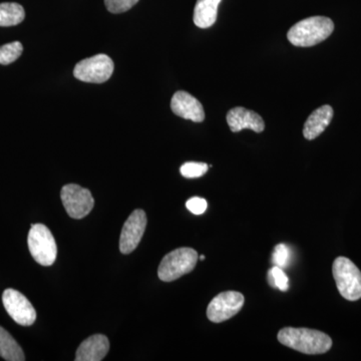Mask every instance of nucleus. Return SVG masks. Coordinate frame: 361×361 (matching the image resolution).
I'll return each instance as SVG.
<instances>
[{
	"instance_id": "nucleus-14",
	"label": "nucleus",
	"mask_w": 361,
	"mask_h": 361,
	"mask_svg": "<svg viewBox=\"0 0 361 361\" xmlns=\"http://www.w3.org/2000/svg\"><path fill=\"white\" fill-rule=\"evenodd\" d=\"M332 118H334V109L329 104L318 108L311 114L310 118L304 123V137L310 141L316 139L329 127Z\"/></svg>"
},
{
	"instance_id": "nucleus-5",
	"label": "nucleus",
	"mask_w": 361,
	"mask_h": 361,
	"mask_svg": "<svg viewBox=\"0 0 361 361\" xmlns=\"http://www.w3.org/2000/svg\"><path fill=\"white\" fill-rule=\"evenodd\" d=\"M28 249L42 266H51L58 256V247L51 230L44 224H32L28 233Z\"/></svg>"
},
{
	"instance_id": "nucleus-21",
	"label": "nucleus",
	"mask_w": 361,
	"mask_h": 361,
	"mask_svg": "<svg viewBox=\"0 0 361 361\" xmlns=\"http://www.w3.org/2000/svg\"><path fill=\"white\" fill-rule=\"evenodd\" d=\"M290 249L285 244H278L273 252L272 260L275 266L278 267L286 268L290 261Z\"/></svg>"
},
{
	"instance_id": "nucleus-20",
	"label": "nucleus",
	"mask_w": 361,
	"mask_h": 361,
	"mask_svg": "<svg viewBox=\"0 0 361 361\" xmlns=\"http://www.w3.org/2000/svg\"><path fill=\"white\" fill-rule=\"evenodd\" d=\"M209 166L205 163H197V161H188L180 169V175L187 179H196L208 172Z\"/></svg>"
},
{
	"instance_id": "nucleus-6",
	"label": "nucleus",
	"mask_w": 361,
	"mask_h": 361,
	"mask_svg": "<svg viewBox=\"0 0 361 361\" xmlns=\"http://www.w3.org/2000/svg\"><path fill=\"white\" fill-rule=\"evenodd\" d=\"M114 61L110 56L101 54L82 59L77 63L73 75L78 80L90 84H103L110 80L114 73Z\"/></svg>"
},
{
	"instance_id": "nucleus-1",
	"label": "nucleus",
	"mask_w": 361,
	"mask_h": 361,
	"mask_svg": "<svg viewBox=\"0 0 361 361\" xmlns=\"http://www.w3.org/2000/svg\"><path fill=\"white\" fill-rule=\"evenodd\" d=\"M277 337L280 343L305 355H323L332 348V339L315 329L285 327Z\"/></svg>"
},
{
	"instance_id": "nucleus-16",
	"label": "nucleus",
	"mask_w": 361,
	"mask_h": 361,
	"mask_svg": "<svg viewBox=\"0 0 361 361\" xmlns=\"http://www.w3.org/2000/svg\"><path fill=\"white\" fill-rule=\"evenodd\" d=\"M0 356L7 361H25V353L4 327L0 326Z\"/></svg>"
},
{
	"instance_id": "nucleus-13",
	"label": "nucleus",
	"mask_w": 361,
	"mask_h": 361,
	"mask_svg": "<svg viewBox=\"0 0 361 361\" xmlns=\"http://www.w3.org/2000/svg\"><path fill=\"white\" fill-rule=\"evenodd\" d=\"M110 350V341L103 334L94 336L85 339L75 355V361H101L103 360Z\"/></svg>"
},
{
	"instance_id": "nucleus-7",
	"label": "nucleus",
	"mask_w": 361,
	"mask_h": 361,
	"mask_svg": "<svg viewBox=\"0 0 361 361\" xmlns=\"http://www.w3.org/2000/svg\"><path fill=\"white\" fill-rule=\"evenodd\" d=\"M61 198L66 213L73 219H82L89 215L94 206V197L90 190L75 184L63 186Z\"/></svg>"
},
{
	"instance_id": "nucleus-3",
	"label": "nucleus",
	"mask_w": 361,
	"mask_h": 361,
	"mask_svg": "<svg viewBox=\"0 0 361 361\" xmlns=\"http://www.w3.org/2000/svg\"><path fill=\"white\" fill-rule=\"evenodd\" d=\"M198 259V253L193 248L183 247L176 249L168 253L161 261L158 276L164 282H172L179 279L183 275L194 270Z\"/></svg>"
},
{
	"instance_id": "nucleus-17",
	"label": "nucleus",
	"mask_w": 361,
	"mask_h": 361,
	"mask_svg": "<svg viewBox=\"0 0 361 361\" xmlns=\"http://www.w3.org/2000/svg\"><path fill=\"white\" fill-rule=\"evenodd\" d=\"M25 11L20 4L16 2L0 4V26H14L23 23Z\"/></svg>"
},
{
	"instance_id": "nucleus-12",
	"label": "nucleus",
	"mask_w": 361,
	"mask_h": 361,
	"mask_svg": "<svg viewBox=\"0 0 361 361\" xmlns=\"http://www.w3.org/2000/svg\"><path fill=\"white\" fill-rule=\"evenodd\" d=\"M227 123L233 133H238L244 129L262 133L265 129L263 118L255 111L247 110L243 106H237L228 111Z\"/></svg>"
},
{
	"instance_id": "nucleus-23",
	"label": "nucleus",
	"mask_w": 361,
	"mask_h": 361,
	"mask_svg": "<svg viewBox=\"0 0 361 361\" xmlns=\"http://www.w3.org/2000/svg\"><path fill=\"white\" fill-rule=\"evenodd\" d=\"M186 207L190 212L193 213L194 215H202L206 212L208 208V203L205 199L200 198V197H193L187 201Z\"/></svg>"
},
{
	"instance_id": "nucleus-24",
	"label": "nucleus",
	"mask_w": 361,
	"mask_h": 361,
	"mask_svg": "<svg viewBox=\"0 0 361 361\" xmlns=\"http://www.w3.org/2000/svg\"><path fill=\"white\" fill-rule=\"evenodd\" d=\"M200 259H201V260H205V256H204V255L200 256Z\"/></svg>"
},
{
	"instance_id": "nucleus-19",
	"label": "nucleus",
	"mask_w": 361,
	"mask_h": 361,
	"mask_svg": "<svg viewBox=\"0 0 361 361\" xmlns=\"http://www.w3.org/2000/svg\"><path fill=\"white\" fill-rule=\"evenodd\" d=\"M268 281L271 286L286 292L289 289V279L282 268L274 266L268 272Z\"/></svg>"
},
{
	"instance_id": "nucleus-10",
	"label": "nucleus",
	"mask_w": 361,
	"mask_h": 361,
	"mask_svg": "<svg viewBox=\"0 0 361 361\" xmlns=\"http://www.w3.org/2000/svg\"><path fill=\"white\" fill-rule=\"evenodd\" d=\"M147 227L146 213L135 210L123 224L120 238V251L123 254L132 253L139 246Z\"/></svg>"
},
{
	"instance_id": "nucleus-4",
	"label": "nucleus",
	"mask_w": 361,
	"mask_h": 361,
	"mask_svg": "<svg viewBox=\"0 0 361 361\" xmlns=\"http://www.w3.org/2000/svg\"><path fill=\"white\" fill-rule=\"evenodd\" d=\"M332 273L341 295L348 301L361 298V272L357 266L346 257H338L332 265Z\"/></svg>"
},
{
	"instance_id": "nucleus-15",
	"label": "nucleus",
	"mask_w": 361,
	"mask_h": 361,
	"mask_svg": "<svg viewBox=\"0 0 361 361\" xmlns=\"http://www.w3.org/2000/svg\"><path fill=\"white\" fill-rule=\"evenodd\" d=\"M221 0H197L194 9L195 25L200 28L211 27L216 23Z\"/></svg>"
},
{
	"instance_id": "nucleus-9",
	"label": "nucleus",
	"mask_w": 361,
	"mask_h": 361,
	"mask_svg": "<svg viewBox=\"0 0 361 361\" xmlns=\"http://www.w3.org/2000/svg\"><path fill=\"white\" fill-rule=\"evenodd\" d=\"M2 302L9 316L23 326H30L37 319V312L32 304L20 292L6 289L2 294Z\"/></svg>"
},
{
	"instance_id": "nucleus-2",
	"label": "nucleus",
	"mask_w": 361,
	"mask_h": 361,
	"mask_svg": "<svg viewBox=\"0 0 361 361\" xmlns=\"http://www.w3.org/2000/svg\"><path fill=\"white\" fill-rule=\"evenodd\" d=\"M334 30V21L325 16H312L299 21L287 33V39L295 47H313L329 39Z\"/></svg>"
},
{
	"instance_id": "nucleus-8",
	"label": "nucleus",
	"mask_w": 361,
	"mask_h": 361,
	"mask_svg": "<svg viewBox=\"0 0 361 361\" xmlns=\"http://www.w3.org/2000/svg\"><path fill=\"white\" fill-rule=\"evenodd\" d=\"M244 296L240 292L226 291L212 299L207 308V316L214 323L224 322L237 314L244 305Z\"/></svg>"
},
{
	"instance_id": "nucleus-18",
	"label": "nucleus",
	"mask_w": 361,
	"mask_h": 361,
	"mask_svg": "<svg viewBox=\"0 0 361 361\" xmlns=\"http://www.w3.org/2000/svg\"><path fill=\"white\" fill-rule=\"evenodd\" d=\"M23 51L20 42H13L0 47V65H9L16 61Z\"/></svg>"
},
{
	"instance_id": "nucleus-11",
	"label": "nucleus",
	"mask_w": 361,
	"mask_h": 361,
	"mask_svg": "<svg viewBox=\"0 0 361 361\" xmlns=\"http://www.w3.org/2000/svg\"><path fill=\"white\" fill-rule=\"evenodd\" d=\"M171 109L173 113L185 120L193 121L195 123L203 122L205 118V111L203 106L196 97L189 92H177L171 101Z\"/></svg>"
},
{
	"instance_id": "nucleus-22",
	"label": "nucleus",
	"mask_w": 361,
	"mask_h": 361,
	"mask_svg": "<svg viewBox=\"0 0 361 361\" xmlns=\"http://www.w3.org/2000/svg\"><path fill=\"white\" fill-rule=\"evenodd\" d=\"M139 0H104L106 8L111 13H123L130 11Z\"/></svg>"
}]
</instances>
